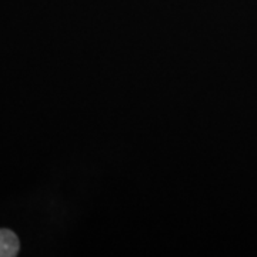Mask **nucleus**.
<instances>
[{"instance_id": "1", "label": "nucleus", "mask_w": 257, "mask_h": 257, "mask_svg": "<svg viewBox=\"0 0 257 257\" xmlns=\"http://www.w3.org/2000/svg\"><path fill=\"white\" fill-rule=\"evenodd\" d=\"M20 241L9 229H0V257H13L19 253Z\"/></svg>"}]
</instances>
